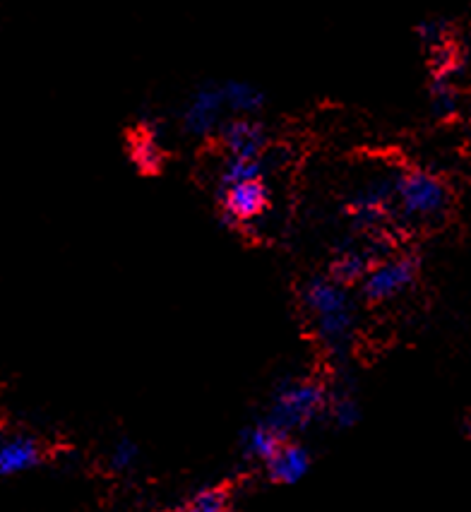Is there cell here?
I'll list each match as a JSON object with an SVG mask.
<instances>
[{"label": "cell", "mask_w": 471, "mask_h": 512, "mask_svg": "<svg viewBox=\"0 0 471 512\" xmlns=\"http://www.w3.org/2000/svg\"><path fill=\"white\" fill-rule=\"evenodd\" d=\"M301 306L327 354L342 359L356 337V306L347 284L335 277H313L301 289Z\"/></svg>", "instance_id": "obj_1"}, {"label": "cell", "mask_w": 471, "mask_h": 512, "mask_svg": "<svg viewBox=\"0 0 471 512\" xmlns=\"http://www.w3.org/2000/svg\"><path fill=\"white\" fill-rule=\"evenodd\" d=\"M452 193L440 176L423 169L402 171L392 181V210L407 224H433L445 217Z\"/></svg>", "instance_id": "obj_2"}, {"label": "cell", "mask_w": 471, "mask_h": 512, "mask_svg": "<svg viewBox=\"0 0 471 512\" xmlns=\"http://www.w3.org/2000/svg\"><path fill=\"white\" fill-rule=\"evenodd\" d=\"M325 385L313 378L284 380L274 390L270 409H267V424L277 428L282 436H291L296 431H306L327 412Z\"/></svg>", "instance_id": "obj_3"}, {"label": "cell", "mask_w": 471, "mask_h": 512, "mask_svg": "<svg viewBox=\"0 0 471 512\" xmlns=\"http://www.w3.org/2000/svg\"><path fill=\"white\" fill-rule=\"evenodd\" d=\"M419 277V260L414 255H390V258H380L371 265L361 279V294L363 299L371 303H385L397 299V296L407 294L416 284Z\"/></svg>", "instance_id": "obj_4"}, {"label": "cell", "mask_w": 471, "mask_h": 512, "mask_svg": "<svg viewBox=\"0 0 471 512\" xmlns=\"http://www.w3.org/2000/svg\"><path fill=\"white\" fill-rule=\"evenodd\" d=\"M226 118H229V111H226L222 85H205L188 99L181 123L190 138H210V135H217Z\"/></svg>", "instance_id": "obj_5"}, {"label": "cell", "mask_w": 471, "mask_h": 512, "mask_svg": "<svg viewBox=\"0 0 471 512\" xmlns=\"http://www.w3.org/2000/svg\"><path fill=\"white\" fill-rule=\"evenodd\" d=\"M222 214L229 224H250L260 219L270 207V188L265 178H250V181L231 183L219 188Z\"/></svg>", "instance_id": "obj_6"}, {"label": "cell", "mask_w": 471, "mask_h": 512, "mask_svg": "<svg viewBox=\"0 0 471 512\" xmlns=\"http://www.w3.org/2000/svg\"><path fill=\"white\" fill-rule=\"evenodd\" d=\"M226 157L260 159L267 147V130L255 116H229L217 130Z\"/></svg>", "instance_id": "obj_7"}, {"label": "cell", "mask_w": 471, "mask_h": 512, "mask_svg": "<svg viewBox=\"0 0 471 512\" xmlns=\"http://www.w3.org/2000/svg\"><path fill=\"white\" fill-rule=\"evenodd\" d=\"M310 462L313 460H310V452L306 445L284 440V443L267 457L265 469L274 484L294 486L301 479H306V474L310 472Z\"/></svg>", "instance_id": "obj_8"}, {"label": "cell", "mask_w": 471, "mask_h": 512, "mask_svg": "<svg viewBox=\"0 0 471 512\" xmlns=\"http://www.w3.org/2000/svg\"><path fill=\"white\" fill-rule=\"evenodd\" d=\"M392 210V181H373L349 202V212L359 226H378Z\"/></svg>", "instance_id": "obj_9"}, {"label": "cell", "mask_w": 471, "mask_h": 512, "mask_svg": "<svg viewBox=\"0 0 471 512\" xmlns=\"http://www.w3.org/2000/svg\"><path fill=\"white\" fill-rule=\"evenodd\" d=\"M44 457L39 443L29 436L0 440V476H15L34 469Z\"/></svg>", "instance_id": "obj_10"}, {"label": "cell", "mask_w": 471, "mask_h": 512, "mask_svg": "<svg viewBox=\"0 0 471 512\" xmlns=\"http://www.w3.org/2000/svg\"><path fill=\"white\" fill-rule=\"evenodd\" d=\"M375 260H380V255L373 246H349L335 258L330 277H335L337 282L351 287V284L361 282L363 275L371 270V265L375 263Z\"/></svg>", "instance_id": "obj_11"}, {"label": "cell", "mask_w": 471, "mask_h": 512, "mask_svg": "<svg viewBox=\"0 0 471 512\" xmlns=\"http://www.w3.org/2000/svg\"><path fill=\"white\" fill-rule=\"evenodd\" d=\"M286 440V436L277 431V428L267 424V421H258V424L248 426L246 431L241 433V450L246 460L253 462H267V457L272 455L274 450L279 448Z\"/></svg>", "instance_id": "obj_12"}, {"label": "cell", "mask_w": 471, "mask_h": 512, "mask_svg": "<svg viewBox=\"0 0 471 512\" xmlns=\"http://www.w3.org/2000/svg\"><path fill=\"white\" fill-rule=\"evenodd\" d=\"M222 92L229 116H258L262 106H265V94L255 85H250V82H224Z\"/></svg>", "instance_id": "obj_13"}, {"label": "cell", "mask_w": 471, "mask_h": 512, "mask_svg": "<svg viewBox=\"0 0 471 512\" xmlns=\"http://www.w3.org/2000/svg\"><path fill=\"white\" fill-rule=\"evenodd\" d=\"M265 164L260 159H243V157H226L219 171V188L231 186V183L250 181V178H262Z\"/></svg>", "instance_id": "obj_14"}, {"label": "cell", "mask_w": 471, "mask_h": 512, "mask_svg": "<svg viewBox=\"0 0 471 512\" xmlns=\"http://www.w3.org/2000/svg\"><path fill=\"white\" fill-rule=\"evenodd\" d=\"M327 412H330L335 426L344 428V431L354 428L361 419L359 400H356L354 395H349V392H339V395L330 397V400H327Z\"/></svg>", "instance_id": "obj_15"}, {"label": "cell", "mask_w": 471, "mask_h": 512, "mask_svg": "<svg viewBox=\"0 0 471 512\" xmlns=\"http://www.w3.org/2000/svg\"><path fill=\"white\" fill-rule=\"evenodd\" d=\"M137 460H140V448H137L135 440L121 438L113 443L109 452V467L113 472H130L135 467Z\"/></svg>", "instance_id": "obj_16"}, {"label": "cell", "mask_w": 471, "mask_h": 512, "mask_svg": "<svg viewBox=\"0 0 471 512\" xmlns=\"http://www.w3.org/2000/svg\"><path fill=\"white\" fill-rule=\"evenodd\" d=\"M133 159L140 169L154 171L162 164V150H159V145L149 135H140V138L133 140Z\"/></svg>", "instance_id": "obj_17"}, {"label": "cell", "mask_w": 471, "mask_h": 512, "mask_svg": "<svg viewBox=\"0 0 471 512\" xmlns=\"http://www.w3.org/2000/svg\"><path fill=\"white\" fill-rule=\"evenodd\" d=\"M226 510V493L222 488H205L181 512H224Z\"/></svg>", "instance_id": "obj_18"}, {"label": "cell", "mask_w": 471, "mask_h": 512, "mask_svg": "<svg viewBox=\"0 0 471 512\" xmlns=\"http://www.w3.org/2000/svg\"><path fill=\"white\" fill-rule=\"evenodd\" d=\"M433 97H435V106H438V109L443 111V113L455 111V89H452L450 85H438V87H435Z\"/></svg>", "instance_id": "obj_19"}, {"label": "cell", "mask_w": 471, "mask_h": 512, "mask_svg": "<svg viewBox=\"0 0 471 512\" xmlns=\"http://www.w3.org/2000/svg\"><path fill=\"white\" fill-rule=\"evenodd\" d=\"M224 512H234V510H229V508H226V510H224Z\"/></svg>", "instance_id": "obj_20"}]
</instances>
